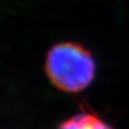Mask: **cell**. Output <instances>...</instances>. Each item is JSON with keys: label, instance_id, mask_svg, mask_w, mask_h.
Here are the masks:
<instances>
[{"label": "cell", "instance_id": "6da1fadb", "mask_svg": "<svg viewBox=\"0 0 129 129\" xmlns=\"http://www.w3.org/2000/svg\"><path fill=\"white\" fill-rule=\"evenodd\" d=\"M45 72L55 87L75 94L85 89L94 81L96 62L90 51L82 44L61 42L48 51Z\"/></svg>", "mask_w": 129, "mask_h": 129}, {"label": "cell", "instance_id": "7a4b0ae2", "mask_svg": "<svg viewBox=\"0 0 129 129\" xmlns=\"http://www.w3.org/2000/svg\"><path fill=\"white\" fill-rule=\"evenodd\" d=\"M57 129H112V127L96 114L83 112L66 119Z\"/></svg>", "mask_w": 129, "mask_h": 129}]
</instances>
